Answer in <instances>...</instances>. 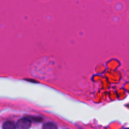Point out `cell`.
<instances>
[{"mask_svg": "<svg viewBox=\"0 0 129 129\" xmlns=\"http://www.w3.org/2000/svg\"><path fill=\"white\" fill-rule=\"evenodd\" d=\"M31 122L30 118H22L19 120L16 124V127L18 128L26 129L31 127Z\"/></svg>", "mask_w": 129, "mask_h": 129, "instance_id": "obj_1", "label": "cell"}, {"mask_svg": "<svg viewBox=\"0 0 129 129\" xmlns=\"http://www.w3.org/2000/svg\"><path fill=\"white\" fill-rule=\"evenodd\" d=\"M16 124L13 121L8 120L4 122L3 128L5 129H13L16 128Z\"/></svg>", "mask_w": 129, "mask_h": 129, "instance_id": "obj_2", "label": "cell"}, {"mask_svg": "<svg viewBox=\"0 0 129 129\" xmlns=\"http://www.w3.org/2000/svg\"><path fill=\"white\" fill-rule=\"evenodd\" d=\"M43 128L45 129H54L57 128V127L55 125V123H53V122H47L43 126Z\"/></svg>", "mask_w": 129, "mask_h": 129, "instance_id": "obj_3", "label": "cell"}]
</instances>
